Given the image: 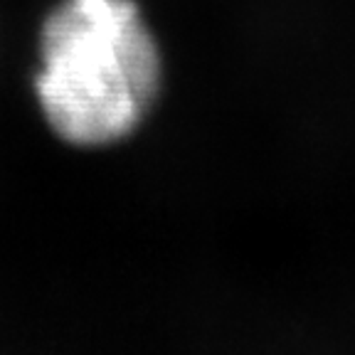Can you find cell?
<instances>
[{"label":"cell","instance_id":"obj_1","mask_svg":"<svg viewBox=\"0 0 355 355\" xmlns=\"http://www.w3.org/2000/svg\"><path fill=\"white\" fill-rule=\"evenodd\" d=\"M37 99L60 139L106 146L153 109L161 52L133 0H62L40 35Z\"/></svg>","mask_w":355,"mask_h":355}]
</instances>
